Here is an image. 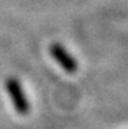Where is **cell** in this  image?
Here are the masks:
<instances>
[{"label": "cell", "instance_id": "cell-1", "mask_svg": "<svg viewBox=\"0 0 128 129\" xmlns=\"http://www.w3.org/2000/svg\"><path fill=\"white\" fill-rule=\"evenodd\" d=\"M7 91L9 94V98L13 103V107L20 115H26L29 112V102L26 99V96L24 94L18 80H16L14 77H9L7 80Z\"/></svg>", "mask_w": 128, "mask_h": 129}, {"label": "cell", "instance_id": "cell-2", "mask_svg": "<svg viewBox=\"0 0 128 129\" xmlns=\"http://www.w3.org/2000/svg\"><path fill=\"white\" fill-rule=\"evenodd\" d=\"M50 54L51 56L56 60V63L63 68L65 72L68 73H74L77 71V63L67 51L62 44L54 43L50 46Z\"/></svg>", "mask_w": 128, "mask_h": 129}]
</instances>
